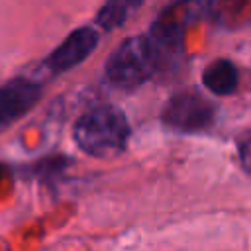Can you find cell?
I'll return each instance as SVG.
<instances>
[{
    "mask_svg": "<svg viewBox=\"0 0 251 251\" xmlns=\"http://www.w3.org/2000/svg\"><path fill=\"white\" fill-rule=\"evenodd\" d=\"M73 137L86 155L106 159L126 149L129 126L126 116L116 106H94L76 120Z\"/></svg>",
    "mask_w": 251,
    "mask_h": 251,
    "instance_id": "cell-1",
    "label": "cell"
},
{
    "mask_svg": "<svg viewBox=\"0 0 251 251\" xmlns=\"http://www.w3.org/2000/svg\"><path fill=\"white\" fill-rule=\"evenodd\" d=\"M161 47L151 35L124 39L106 61V78L120 88H133L145 82L159 67Z\"/></svg>",
    "mask_w": 251,
    "mask_h": 251,
    "instance_id": "cell-2",
    "label": "cell"
},
{
    "mask_svg": "<svg viewBox=\"0 0 251 251\" xmlns=\"http://www.w3.org/2000/svg\"><path fill=\"white\" fill-rule=\"evenodd\" d=\"M163 124L180 133H196L214 122V104L196 92H180L163 108Z\"/></svg>",
    "mask_w": 251,
    "mask_h": 251,
    "instance_id": "cell-3",
    "label": "cell"
},
{
    "mask_svg": "<svg viewBox=\"0 0 251 251\" xmlns=\"http://www.w3.org/2000/svg\"><path fill=\"white\" fill-rule=\"evenodd\" d=\"M100 41V35L94 27H78L75 31H71L63 43H59L51 53L49 57L45 59V65L47 69L55 71V73H61V71H69L76 65H80L98 45Z\"/></svg>",
    "mask_w": 251,
    "mask_h": 251,
    "instance_id": "cell-4",
    "label": "cell"
},
{
    "mask_svg": "<svg viewBox=\"0 0 251 251\" xmlns=\"http://www.w3.org/2000/svg\"><path fill=\"white\" fill-rule=\"evenodd\" d=\"M41 86L27 78H12L0 86V126L27 114L39 100Z\"/></svg>",
    "mask_w": 251,
    "mask_h": 251,
    "instance_id": "cell-5",
    "label": "cell"
},
{
    "mask_svg": "<svg viewBox=\"0 0 251 251\" xmlns=\"http://www.w3.org/2000/svg\"><path fill=\"white\" fill-rule=\"evenodd\" d=\"M237 69L231 61H226V59H220V61H214L206 67L204 75H202V82L204 86L218 94V96H227L235 90L237 86Z\"/></svg>",
    "mask_w": 251,
    "mask_h": 251,
    "instance_id": "cell-6",
    "label": "cell"
},
{
    "mask_svg": "<svg viewBox=\"0 0 251 251\" xmlns=\"http://www.w3.org/2000/svg\"><path fill=\"white\" fill-rule=\"evenodd\" d=\"M143 2L145 0H106L104 6L96 14V24L102 29L112 31V29L124 25L141 8Z\"/></svg>",
    "mask_w": 251,
    "mask_h": 251,
    "instance_id": "cell-7",
    "label": "cell"
},
{
    "mask_svg": "<svg viewBox=\"0 0 251 251\" xmlns=\"http://www.w3.org/2000/svg\"><path fill=\"white\" fill-rule=\"evenodd\" d=\"M241 165H243L245 171L251 175V139L245 141V145L241 147Z\"/></svg>",
    "mask_w": 251,
    "mask_h": 251,
    "instance_id": "cell-8",
    "label": "cell"
}]
</instances>
